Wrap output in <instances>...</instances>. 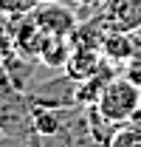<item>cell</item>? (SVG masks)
Returning a JSON list of instances; mask_svg holds the SVG:
<instances>
[{
    "instance_id": "obj_12",
    "label": "cell",
    "mask_w": 141,
    "mask_h": 147,
    "mask_svg": "<svg viewBox=\"0 0 141 147\" xmlns=\"http://www.w3.org/2000/svg\"><path fill=\"white\" fill-rule=\"evenodd\" d=\"M136 31H138V34H141V28H136Z\"/></svg>"
},
{
    "instance_id": "obj_6",
    "label": "cell",
    "mask_w": 141,
    "mask_h": 147,
    "mask_svg": "<svg viewBox=\"0 0 141 147\" xmlns=\"http://www.w3.org/2000/svg\"><path fill=\"white\" fill-rule=\"evenodd\" d=\"M99 51L105 54V59L110 65H124V62H130L133 54H136V37L130 34V31H122V28H107Z\"/></svg>"
},
{
    "instance_id": "obj_11",
    "label": "cell",
    "mask_w": 141,
    "mask_h": 147,
    "mask_svg": "<svg viewBox=\"0 0 141 147\" xmlns=\"http://www.w3.org/2000/svg\"><path fill=\"white\" fill-rule=\"evenodd\" d=\"M133 122H138V125H141V102H138V113H136V119H133Z\"/></svg>"
},
{
    "instance_id": "obj_10",
    "label": "cell",
    "mask_w": 141,
    "mask_h": 147,
    "mask_svg": "<svg viewBox=\"0 0 141 147\" xmlns=\"http://www.w3.org/2000/svg\"><path fill=\"white\" fill-rule=\"evenodd\" d=\"M40 0H0V14L3 17H26Z\"/></svg>"
},
{
    "instance_id": "obj_8",
    "label": "cell",
    "mask_w": 141,
    "mask_h": 147,
    "mask_svg": "<svg viewBox=\"0 0 141 147\" xmlns=\"http://www.w3.org/2000/svg\"><path fill=\"white\" fill-rule=\"evenodd\" d=\"M70 51H73V48H70V40L65 34H45L42 48H40L37 57H40L48 68H65Z\"/></svg>"
},
{
    "instance_id": "obj_4",
    "label": "cell",
    "mask_w": 141,
    "mask_h": 147,
    "mask_svg": "<svg viewBox=\"0 0 141 147\" xmlns=\"http://www.w3.org/2000/svg\"><path fill=\"white\" fill-rule=\"evenodd\" d=\"M105 71H110V62L105 59V54L99 48H73L65 62V74L76 82H85V79Z\"/></svg>"
},
{
    "instance_id": "obj_2",
    "label": "cell",
    "mask_w": 141,
    "mask_h": 147,
    "mask_svg": "<svg viewBox=\"0 0 141 147\" xmlns=\"http://www.w3.org/2000/svg\"><path fill=\"white\" fill-rule=\"evenodd\" d=\"M31 110H34L31 99L23 91H17V88L0 74V133H3V136H17V139L34 136Z\"/></svg>"
},
{
    "instance_id": "obj_7",
    "label": "cell",
    "mask_w": 141,
    "mask_h": 147,
    "mask_svg": "<svg viewBox=\"0 0 141 147\" xmlns=\"http://www.w3.org/2000/svg\"><path fill=\"white\" fill-rule=\"evenodd\" d=\"M107 28L102 20H90V23H76L70 28V48H102V40H105Z\"/></svg>"
},
{
    "instance_id": "obj_5",
    "label": "cell",
    "mask_w": 141,
    "mask_h": 147,
    "mask_svg": "<svg viewBox=\"0 0 141 147\" xmlns=\"http://www.w3.org/2000/svg\"><path fill=\"white\" fill-rule=\"evenodd\" d=\"M28 14L37 20V26H40L45 34H65V37H68L70 28L76 26L73 14H70V11H65V9H59L54 0H48L45 6H40V3H37Z\"/></svg>"
},
{
    "instance_id": "obj_9",
    "label": "cell",
    "mask_w": 141,
    "mask_h": 147,
    "mask_svg": "<svg viewBox=\"0 0 141 147\" xmlns=\"http://www.w3.org/2000/svg\"><path fill=\"white\" fill-rule=\"evenodd\" d=\"M107 147H141V125L138 122H127L110 133Z\"/></svg>"
},
{
    "instance_id": "obj_1",
    "label": "cell",
    "mask_w": 141,
    "mask_h": 147,
    "mask_svg": "<svg viewBox=\"0 0 141 147\" xmlns=\"http://www.w3.org/2000/svg\"><path fill=\"white\" fill-rule=\"evenodd\" d=\"M138 102H141V85H136L127 74H119V76L113 74L105 82V88H102L93 108L99 110V116L107 125L119 127V125H127V122L136 119Z\"/></svg>"
},
{
    "instance_id": "obj_3",
    "label": "cell",
    "mask_w": 141,
    "mask_h": 147,
    "mask_svg": "<svg viewBox=\"0 0 141 147\" xmlns=\"http://www.w3.org/2000/svg\"><path fill=\"white\" fill-rule=\"evenodd\" d=\"M76 79L70 76H56L48 85H42L40 91L28 93L31 105H42V108H79L76 102Z\"/></svg>"
}]
</instances>
